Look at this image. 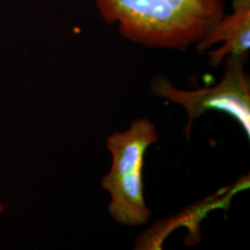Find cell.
<instances>
[{"instance_id": "6da1fadb", "label": "cell", "mask_w": 250, "mask_h": 250, "mask_svg": "<svg viewBox=\"0 0 250 250\" xmlns=\"http://www.w3.org/2000/svg\"><path fill=\"white\" fill-rule=\"evenodd\" d=\"M105 22L131 42L184 50L197 44L225 14L223 0H95Z\"/></svg>"}, {"instance_id": "7a4b0ae2", "label": "cell", "mask_w": 250, "mask_h": 250, "mask_svg": "<svg viewBox=\"0 0 250 250\" xmlns=\"http://www.w3.org/2000/svg\"><path fill=\"white\" fill-rule=\"evenodd\" d=\"M158 140L155 125L146 118H139L127 130L108 137L112 164L101 186L110 195L109 214L123 226H142L151 217L144 196L143 169L146 152Z\"/></svg>"}, {"instance_id": "3957f363", "label": "cell", "mask_w": 250, "mask_h": 250, "mask_svg": "<svg viewBox=\"0 0 250 250\" xmlns=\"http://www.w3.org/2000/svg\"><path fill=\"white\" fill-rule=\"evenodd\" d=\"M223 79L210 88L184 90L176 88L169 79L156 76L151 81L152 92L159 98L177 103L186 109L188 122L186 134L189 137L193 121L208 111H223L241 125L250 137V86L245 71L247 58L228 56L225 58Z\"/></svg>"}, {"instance_id": "277c9868", "label": "cell", "mask_w": 250, "mask_h": 250, "mask_svg": "<svg viewBox=\"0 0 250 250\" xmlns=\"http://www.w3.org/2000/svg\"><path fill=\"white\" fill-rule=\"evenodd\" d=\"M233 12L223 15L208 33L196 44L204 52L217 43L221 46L210 52L211 66H218L228 56L247 58L250 50V0H233Z\"/></svg>"}]
</instances>
